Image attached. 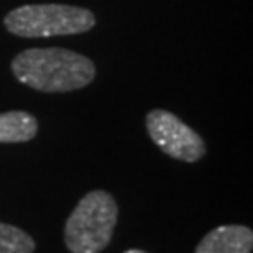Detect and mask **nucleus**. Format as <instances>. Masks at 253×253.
I'll list each match as a JSON object with an SVG mask.
<instances>
[{"label":"nucleus","instance_id":"obj_7","mask_svg":"<svg viewBox=\"0 0 253 253\" xmlns=\"http://www.w3.org/2000/svg\"><path fill=\"white\" fill-rule=\"evenodd\" d=\"M32 236L19 227L0 223V253H34Z\"/></svg>","mask_w":253,"mask_h":253},{"label":"nucleus","instance_id":"obj_8","mask_svg":"<svg viewBox=\"0 0 253 253\" xmlns=\"http://www.w3.org/2000/svg\"><path fill=\"white\" fill-rule=\"evenodd\" d=\"M124 253H146V252H141V250H127V252Z\"/></svg>","mask_w":253,"mask_h":253},{"label":"nucleus","instance_id":"obj_6","mask_svg":"<svg viewBox=\"0 0 253 253\" xmlns=\"http://www.w3.org/2000/svg\"><path fill=\"white\" fill-rule=\"evenodd\" d=\"M38 133V122L30 113L8 111L0 113V143H25Z\"/></svg>","mask_w":253,"mask_h":253},{"label":"nucleus","instance_id":"obj_5","mask_svg":"<svg viewBox=\"0 0 253 253\" xmlns=\"http://www.w3.org/2000/svg\"><path fill=\"white\" fill-rule=\"evenodd\" d=\"M252 248V229L244 225H221L201 240L195 253H250Z\"/></svg>","mask_w":253,"mask_h":253},{"label":"nucleus","instance_id":"obj_4","mask_svg":"<svg viewBox=\"0 0 253 253\" xmlns=\"http://www.w3.org/2000/svg\"><path fill=\"white\" fill-rule=\"evenodd\" d=\"M148 135L165 154L174 160L193 163L205 156V141L190 126L169 111L154 109L146 117Z\"/></svg>","mask_w":253,"mask_h":253},{"label":"nucleus","instance_id":"obj_3","mask_svg":"<svg viewBox=\"0 0 253 253\" xmlns=\"http://www.w3.org/2000/svg\"><path fill=\"white\" fill-rule=\"evenodd\" d=\"M11 34L21 38H51L83 34L96 25L90 9L66 4H28L11 9L4 17Z\"/></svg>","mask_w":253,"mask_h":253},{"label":"nucleus","instance_id":"obj_1","mask_svg":"<svg viewBox=\"0 0 253 253\" xmlns=\"http://www.w3.org/2000/svg\"><path fill=\"white\" fill-rule=\"evenodd\" d=\"M17 81L40 92H72L84 88L96 77L90 58L60 47L27 49L11 62Z\"/></svg>","mask_w":253,"mask_h":253},{"label":"nucleus","instance_id":"obj_2","mask_svg":"<svg viewBox=\"0 0 253 253\" xmlns=\"http://www.w3.org/2000/svg\"><path fill=\"white\" fill-rule=\"evenodd\" d=\"M118 208L107 191H90L75 207L64 229L72 253H98L107 248L117 225Z\"/></svg>","mask_w":253,"mask_h":253}]
</instances>
